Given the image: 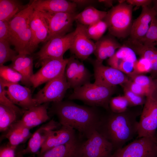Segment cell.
I'll return each mask as SVG.
<instances>
[{"instance_id":"39","label":"cell","mask_w":157,"mask_h":157,"mask_svg":"<svg viewBox=\"0 0 157 157\" xmlns=\"http://www.w3.org/2000/svg\"><path fill=\"white\" fill-rule=\"evenodd\" d=\"M5 88L0 83V104L9 107L15 111L19 115H23L25 110L20 109L13 104L6 96Z\"/></svg>"},{"instance_id":"2","label":"cell","mask_w":157,"mask_h":157,"mask_svg":"<svg viewBox=\"0 0 157 157\" xmlns=\"http://www.w3.org/2000/svg\"><path fill=\"white\" fill-rule=\"evenodd\" d=\"M50 111L57 117L61 125L77 130L87 139L97 131L102 115L96 107L68 101L53 103Z\"/></svg>"},{"instance_id":"7","label":"cell","mask_w":157,"mask_h":157,"mask_svg":"<svg viewBox=\"0 0 157 157\" xmlns=\"http://www.w3.org/2000/svg\"><path fill=\"white\" fill-rule=\"evenodd\" d=\"M157 129V91L146 97L138 122V138L154 137Z\"/></svg>"},{"instance_id":"37","label":"cell","mask_w":157,"mask_h":157,"mask_svg":"<svg viewBox=\"0 0 157 157\" xmlns=\"http://www.w3.org/2000/svg\"><path fill=\"white\" fill-rule=\"evenodd\" d=\"M123 87L124 92V95L129 102V107L144 105L146 101V97L135 94L126 87Z\"/></svg>"},{"instance_id":"47","label":"cell","mask_w":157,"mask_h":157,"mask_svg":"<svg viewBox=\"0 0 157 157\" xmlns=\"http://www.w3.org/2000/svg\"><path fill=\"white\" fill-rule=\"evenodd\" d=\"M152 7L154 9L156 13V17H157V0H152Z\"/></svg>"},{"instance_id":"29","label":"cell","mask_w":157,"mask_h":157,"mask_svg":"<svg viewBox=\"0 0 157 157\" xmlns=\"http://www.w3.org/2000/svg\"><path fill=\"white\" fill-rule=\"evenodd\" d=\"M136 54L131 48L122 45L115 53L107 60L108 64L110 67L118 69L123 63L128 61H136Z\"/></svg>"},{"instance_id":"48","label":"cell","mask_w":157,"mask_h":157,"mask_svg":"<svg viewBox=\"0 0 157 157\" xmlns=\"http://www.w3.org/2000/svg\"><path fill=\"white\" fill-rule=\"evenodd\" d=\"M21 151H20L16 153V157H24Z\"/></svg>"},{"instance_id":"49","label":"cell","mask_w":157,"mask_h":157,"mask_svg":"<svg viewBox=\"0 0 157 157\" xmlns=\"http://www.w3.org/2000/svg\"><path fill=\"white\" fill-rule=\"evenodd\" d=\"M153 79L155 82V83L156 85V89L157 90V78L155 79Z\"/></svg>"},{"instance_id":"9","label":"cell","mask_w":157,"mask_h":157,"mask_svg":"<svg viewBox=\"0 0 157 157\" xmlns=\"http://www.w3.org/2000/svg\"><path fill=\"white\" fill-rule=\"evenodd\" d=\"M75 33V31L64 35L51 38L35 54L39 63L47 59L63 58L65 53L69 50Z\"/></svg>"},{"instance_id":"44","label":"cell","mask_w":157,"mask_h":157,"mask_svg":"<svg viewBox=\"0 0 157 157\" xmlns=\"http://www.w3.org/2000/svg\"><path fill=\"white\" fill-rule=\"evenodd\" d=\"M128 4L136 7L150 6L152 4V0H127L126 1Z\"/></svg>"},{"instance_id":"50","label":"cell","mask_w":157,"mask_h":157,"mask_svg":"<svg viewBox=\"0 0 157 157\" xmlns=\"http://www.w3.org/2000/svg\"></svg>"},{"instance_id":"26","label":"cell","mask_w":157,"mask_h":157,"mask_svg":"<svg viewBox=\"0 0 157 157\" xmlns=\"http://www.w3.org/2000/svg\"><path fill=\"white\" fill-rule=\"evenodd\" d=\"M82 143L78 140L74 142L59 146L42 154H38V157H81Z\"/></svg>"},{"instance_id":"6","label":"cell","mask_w":157,"mask_h":157,"mask_svg":"<svg viewBox=\"0 0 157 157\" xmlns=\"http://www.w3.org/2000/svg\"><path fill=\"white\" fill-rule=\"evenodd\" d=\"M110 157H157V138L156 136L138 138L114 151Z\"/></svg>"},{"instance_id":"22","label":"cell","mask_w":157,"mask_h":157,"mask_svg":"<svg viewBox=\"0 0 157 157\" xmlns=\"http://www.w3.org/2000/svg\"><path fill=\"white\" fill-rule=\"evenodd\" d=\"M48 103L33 107L25 110L21 119L17 121L30 129L45 122L50 119L47 112Z\"/></svg>"},{"instance_id":"40","label":"cell","mask_w":157,"mask_h":157,"mask_svg":"<svg viewBox=\"0 0 157 157\" xmlns=\"http://www.w3.org/2000/svg\"><path fill=\"white\" fill-rule=\"evenodd\" d=\"M128 88L133 92L138 95L146 97L156 91L143 87L133 81L130 79L126 83L122 85Z\"/></svg>"},{"instance_id":"10","label":"cell","mask_w":157,"mask_h":157,"mask_svg":"<svg viewBox=\"0 0 157 157\" xmlns=\"http://www.w3.org/2000/svg\"><path fill=\"white\" fill-rule=\"evenodd\" d=\"M69 60L66 59H47L43 60L38 65L42 67L30 79L31 85L36 88L40 85L57 77L65 72Z\"/></svg>"},{"instance_id":"1","label":"cell","mask_w":157,"mask_h":157,"mask_svg":"<svg viewBox=\"0 0 157 157\" xmlns=\"http://www.w3.org/2000/svg\"><path fill=\"white\" fill-rule=\"evenodd\" d=\"M108 111L102 114L97 131L112 144L115 151L137 134V119L142 111L129 108L119 113Z\"/></svg>"},{"instance_id":"14","label":"cell","mask_w":157,"mask_h":157,"mask_svg":"<svg viewBox=\"0 0 157 157\" xmlns=\"http://www.w3.org/2000/svg\"><path fill=\"white\" fill-rule=\"evenodd\" d=\"M86 28V26L77 23L69 49L76 58L82 61L87 59L94 53L95 48V42L89 37Z\"/></svg>"},{"instance_id":"27","label":"cell","mask_w":157,"mask_h":157,"mask_svg":"<svg viewBox=\"0 0 157 157\" xmlns=\"http://www.w3.org/2000/svg\"><path fill=\"white\" fill-rule=\"evenodd\" d=\"M107 12L98 10L92 6H88L81 12L77 14L75 21L77 23L88 26L103 20Z\"/></svg>"},{"instance_id":"45","label":"cell","mask_w":157,"mask_h":157,"mask_svg":"<svg viewBox=\"0 0 157 157\" xmlns=\"http://www.w3.org/2000/svg\"><path fill=\"white\" fill-rule=\"evenodd\" d=\"M71 1L75 3L77 6H84L92 3L95 1L90 0H74Z\"/></svg>"},{"instance_id":"25","label":"cell","mask_w":157,"mask_h":157,"mask_svg":"<svg viewBox=\"0 0 157 157\" xmlns=\"http://www.w3.org/2000/svg\"><path fill=\"white\" fill-rule=\"evenodd\" d=\"M79 61L74 56L70 57L65 70L67 81L70 88L74 89L83 85L84 83L85 73L79 64Z\"/></svg>"},{"instance_id":"35","label":"cell","mask_w":157,"mask_h":157,"mask_svg":"<svg viewBox=\"0 0 157 157\" xmlns=\"http://www.w3.org/2000/svg\"><path fill=\"white\" fill-rule=\"evenodd\" d=\"M129 107V102L124 95L111 97L109 101L110 110L114 113L124 112L128 109Z\"/></svg>"},{"instance_id":"8","label":"cell","mask_w":157,"mask_h":157,"mask_svg":"<svg viewBox=\"0 0 157 157\" xmlns=\"http://www.w3.org/2000/svg\"><path fill=\"white\" fill-rule=\"evenodd\" d=\"M70 88L65 72L59 76L47 82L33 98L37 106L51 102H60L62 101L67 91Z\"/></svg>"},{"instance_id":"3","label":"cell","mask_w":157,"mask_h":157,"mask_svg":"<svg viewBox=\"0 0 157 157\" xmlns=\"http://www.w3.org/2000/svg\"><path fill=\"white\" fill-rule=\"evenodd\" d=\"M34 11L29 2L26 8L8 22L10 33L9 42L14 47L18 54L29 55L28 47L32 35L30 23Z\"/></svg>"},{"instance_id":"32","label":"cell","mask_w":157,"mask_h":157,"mask_svg":"<svg viewBox=\"0 0 157 157\" xmlns=\"http://www.w3.org/2000/svg\"><path fill=\"white\" fill-rule=\"evenodd\" d=\"M138 41L147 46H155L157 45V18L156 16L152 21L145 36Z\"/></svg>"},{"instance_id":"28","label":"cell","mask_w":157,"mask_h":157,"mask_svg":"<svg viewBox=\"0 0 157 157\" xmlns=\"http://www.w3.org/2000/svg\"><path fill=\"white\" fill-rule=\"evenodd\" d=\"M28 5L18 0H0V20L9 22Z\"/></svg>"},{"instance_id":"15","label":"cell","mask_w":157,"mask_h":157,"mask_svg":"<svg viewBox=\"0 0 157 157\" xmlns=\"http://www.w3.org/2000/svg\"><path fill=\"white\" fill-rule=\"evenodd\" d=\"M0 83L6 88V94L8 99L15 104L26 110L37 105L32 97L31 90L18 83L6 81L0 78Z\"/></svg>"},{"instance_id":"20","label":"cell","mask_w":157,"mask_h":157,"mask_svg":"<svg viewBox=\"0 0 157 157\" xmlns=\"http://www.w3.org/2000/svg\"><path fill=\"white\" fill-rule=\"evenodd\" d=\"M35 10L50 13H76L77 5L66 0H34L30 1Z\"/></svg>"},{"instance_id":"21","label":"cell","mask_w":157,"mask_h":157,"mask_svg":"<svg viewBox=\"0 0 157 157\" xmlns=\"http://www.w3.org/2000/svg\"><path fill=\"white\" fill-rule=\"evenodd\" d=\"M123 45L131 49L140 58L147 59L151 66L150 74L153 79L157 78V48L155 46H144L139 41L129 38Z\"/></svg>"},{"instance_id":"38","label":"cell","mask_w":157,"mask_h":157,"mask_svg":"<svg viewBox=\"0 0 157 157\" xmlns=\"http://www.w3.org/2000/svg\"><path fill=\"white\" fill-rule=\"evenodd\" d=\"M137 84L153 91H157L154 79L151 77L144 74H138L130 78Z\"/></svg>"},{"instance_id":"16","label":"cell","mask_w":157,"mask_h":157,"mask_svg":"<svg viewBox=\"0 0 157 157\" xmlns=\"http://www.w3.org/2000/svg\"><path fill=\"white\" fill-rule=\"evenodd\" d=\"M30 26L32 35L28 49L29 55L35 51L40 43L46 42L49 34L47 22L39 11L34 10Z\"/></svg>"},{"instance_id":"33","label":"cell","mask_w":157,"mask_h":157,"mask_svg":"<svg viewBox=\"0 0 157 157\" xmlns=\"http://www.w3.org/2000/svg\"><path fill=\"white\" fill-rule=\"evenodd\" d=\"M10 45L8 41L0 40V66L6 62L12 61L18 54L15 50L10 48Z\"/></svg>"},{"instance_id":"18","label":"cell","mask_w":157,"mask_h":157,"mask_svg":"<svg viewBox=\"0 0 157 157\" xmlns=\"http://www.w3.org/2000/svg\"><path fill=\"white\" fill-rule=\"evenodd\" d=\"M156 12L152 7H142L140 15L133 22L130 34V39L139 41L145 36Z\"/></svg>"},{"instance_id":"12","label":"cell","mask_w":157,"mask_h":157,"mask_svg":"<svg viewBox=\"0 0 157 157\" xmlns=\"http://www.w3.org/2000/svg\"><path fill=\"white\" fill-rule=\"evenodd\" d=\"M95 78L94 83L108 87L121 86L130 78L125 74L116 69L104 65L96 59L92 60Z\"/></svg>"},{"instance_id":"23","label":"cell","mask_w":157,"mask_h":157,"mask_svg":"<svg viewBox=\"0 0 157 157\" xmlns=\"http://www.w3.org/2000/svg\"><path fill=\"white\" fill-rule=\"evenodd\" d=\"M95 48L94 53L96 60L103 63L106 59L112 56L115 53L117 49L122 46L115 38L109 34L103 36L95 43Z\"/></svg>"},{"instance_id":"5","label":"cell","mask_w":157,"mask_h":157,"mask_svg":"<svg viewBox=\"0 0 157 157\" xmlns=\"http://www.w3.org/2000/svg\"><path fill=\"white\" fill-rule=\"evenodd\" d=\"M115 88L89 83L74 89L69 99L80 100L91 107H101L108 110L109 101Z\"/></svg>"},{"instance_id":"31","label":"cell","mask_w":157,"mask_h":157,"mask_svg":"<svg viewBox=\"0 0 157 157\" xmlns=\"http://www.w3.org/2000/svg\"><path fill=\"white\" fill-rule=\"evenodd\" d=\"M108 29L106 22L103 20L86 26V31L89 37L96 41L99 40Z\"/></svg>"},{"instance_id":"30","label":"cell","mask_w":157,"mask_h":157,"mask_svg":"<svg viewBox=\"0 0 157 157\" xmlns=\"http://www.w3.org/2000/svg\"><path fill=\"white\" fill-rule=\"evenodd\" d=\"M19 115L14 110L0 104V131H6L17 120Z\"/></svg>"},{"instance_id":"24","label":"cell","mask_w":157,"mask_h":157,"mask_svg":"<svg viewBox=\"0 0 157 157\" xmlns=\"http://www.w3.org/2000/svg\"><path fill=\"white\" fill-rule=\"evenodd\" d=\"M9 66L22 76V82L26 85H31L30 79L33 74V58L29 55L18 54Z\"/></svg>"},{"instance_id":"41","label":"cell","mask_w":157,"mask_h":157,"mask_svg":"<svg viewBox=\"0 0 157 157\" xmlns=\"http://www.w3.org/2000/svg\"><path fill=\"white\" fill-rule=\"evenodd\" d=\"M135 70L137 75L150 73L151 71L150 62L145 58H140L135 63Z\"/></svg>"},{"instance_id":"43","label":"cell","mask_w":157,"mask_h":157,"mask_svg":"<svg viewBox=\"0 0 157 157\" xmlns=\"http://www.w3.org/2000/svg\"><path fill=\"white\" fill-rule=\"evenodd\" d=\"M16 148L10 145L9 144L1 147L0 149V157H16Z\"/></svg>"},{"instance_id":"46","label":"cell","mask_w":157,"mask_h":157,"mask_svg":"<svg viewBox=\"0 0 157 157\" xmlns=\"http://www.w3.org/2000/svg\"><path fill=\"white\" fill-rule=\"evenodd\" d=\"M98 1L99 2L103 3L105 6L108 7H111L113 5V0H99Z\"/></svg>"},{"instance_id":"11","label":"cell","mask_w":157,"mask_h":157,"mask_svg":"<svg viewBox=\"0 0 157 157\" xmlns=\"http://www.w3.org/2000/svg\"><path fill=\"white\" fill-rule=\"evenodd\" d=\"M40 12L45 19L49 28V35L45 42L53 38L69 33L77 14L76 13Z\"/></svg>"},{"instance_id":"13","label":"cell","mask_w":157,"mask_h":157,"mask_svg":"<svg viewBox=\"0 0 157 157\" xmlns=\"http://www.w3.org/2000/svg\"><path fill=\"white\" fill-rule=\"evenodd\" d=\"M114 149L112 144L97 130L82 142L81 157H110Z\"/></svg>"},{"instance_id":"19","label":"cell","mask_w":157,"mask_h":157,"mask_svg":"<svg viewBox=\"0 0 157 157\" xmlns=\"http://www.w3.org/2000/svg\"><path fill=\"white\" fill-rule=\"evenodd\" d=\"M59 125H61L59 123L52 119L40 126L32 134L26 147L21 151L23 154H34L38 152L51 132L56 129Z\"/></svg>"},{"instance_id":"4","label":"cell","mask_w":157,"mask_h":157,"mask_svg":"<svg viewBox=\"0 0 157 157\" xmlns=\"http://www.w3.org/2000/svg\"><path fill=\"white\" fill-rule=\"evenodd\" d=\"M113 6L103 19L106 23L110 34L115 37L124 38L130 35L132 25L133 6L125 1Z\"/></svg>"},{"instance_id":"34","label":"cell","mask_w":157,"mask_h":157,"mask_svg":"<svg viewBox=\"0 0 157 157\" xmlns=\"http://www.w3.org/2000/svg\"><path fill=\"white\" fill-rule=\"evenodd\" d=\"M0 77L6 81L13 83L22 82L23 79L22 76L19 72L10 67L4 65L0 66Z\"/></svg>"},{"instance_id":"42","label":"cell","mask_w":157,"mask_h":157,"mask_svg":"<svg viewBox=\"0 0 157 157\" xmlns=\"http://www.w3.org/2000/svg\"><path fill=\"white\" fill-rule=\"evenodd\" d=\"M10 30L8 22L0 20V40L9 42Z\"/></svg>"},{"instance_id":"36","label":"cell","mask_w":157,"mask_h":157,"mask_svg":"<svg viewBox=\"0 0 157 157\" xmlns=\"http://www.w3.org/2000/svg\"><path fill=\"white\" fill-rule=\"evenodd\" d=\"M5 137L8 140L10 145L15 147L25 142L19 129L13 124L6 131Z\"/></svg>"},{"instance_id":"17","label":"cell","mask_w":157,"mask_h":157,"mask_svg":"<svg viewBox=\"0 0 157 157\" xmlns=\"http://www.w3.org/2000/svg\"><path fill=\"white\" fill-rule=\"evenodd\" d=\"M78 140L75 130L68 126L62 125L59 129L51 132L39 154H42L54 147L74 142Z\"/></svg>"}]
</instances>
